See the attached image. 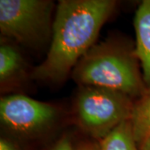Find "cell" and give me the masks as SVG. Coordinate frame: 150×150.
<instances>
[{"mask_svg": "<svg viewBox=\"0 0 150 150\" xmlns=\"http://www.w3.org/2000/svg\"><path fill=\"white\" fill-rule=\"evenodd\" d=\"M149 150H150V149H149Z\"/></svg>", "mask_w": 150, "mask_h": 150, "instance_id": "13", "label": "cell"}, {"mask_svg": "<svg viewBox=\"0 0 150 150\" xmlns=\"http://www.w3.org/2000/svg\"><path fill=\"white\" fill-rule=\"evenodd\" d=\"M99 150H139L134 139L131 119L124 121L98 142Z\"/></svg>", "mask_w": 150, "mask_h": 150, "instance_id": "9", "label": "cell"}, {"mask_svg": "<svg viewBox=\"0 0 150 150\" xmlns=\"http://www.w3.org/2000/svg\"><path fill=\"white\" fill-rule=\"evenodd\" d=\"M46 150H75V146L69 135L64 134Z\"/></svg>", "mask_w": 150, "mask_h": 150, "instance_id": "10", "label": "cell"}, {"mask_svg": "<svg viewBox=\"0 0 150 150\" xmlns=\"http://www.w3.org/2000/svg\"><path fill=\"white\" fill-rule=\"evenodd\" d=\"M56 105L33 99L23 94L1 98L0 119L7 135L18 140H33L48 134L61 119Z\"/></svg>", "mask_w": 150, "mask_h": 150, "instance_id": "5", "label": "cell"}, {"mask_svg": "<svg viewBox=\"0 0 150 150\" xmlns=\"http://www.w3.org/2000/svg\"><path fill=\"white\" fill-rule=\"evenodd\" d=\"M71 77L79 86L112 89L135 101L148 91L135 44L123 37H109L94 44L78 62Z\"/></svg>", "mask_w": 150, "mask_h": 150, "instance_id": "2", "label": "cell"}, {"mask_svg": "<svg viewBox=\"0 0 150 150\" xmlns=\"http://www.w3.org/2000/svg\"><path fill=\"white\" fill-rule=\"evenodd\" d=\"M75 150H99L98 143L95 141L83 140L74 144Z\"/></svg>", "mask_w": 150, "mask_h": 150, "instance_id": "12", "label": "cell"}, {"mask_svg": "<svg viewBox=\"0 0 150 150\" xmlns=\"http://www.w3.org/2000/svg\"><path fill=\"white\" fill-rule=\"evenodd\" d=\"M131 121L139 149H150V91L135 101Z\"/></svg>", "mask_w": 150, "mask_h": 150, "instance_id": "8", "label": "cell"}, {"mask_svg": "<svg viewBox=\"0 0 150 150\" xmlns=\"http://www.w3.org/2000/svg\"><path fill=\"white\" fill-rule=\"evenodd\" d=\"M0 150H25L20 141L8 135H2L0 138Z\"/></svg>", "mask_w": 150, "mask_h": 150, "instance_id": "11", "label": "cell"}, {"mask_svg": "<svg viewBox=\"0 0 150 150\" xmlns=\"http://www.w3.org/2000/svg\"><path fill=\"white\" fill-rule=\"evenodd\" d=\"M115 0H60L54 13L52 38L46 58L32 79L58 85L96 44L101 28L116 9Z\"/></svg>", "mask_w": 150, "mask_h": 150, "instance_id": "1", "label": "cell"}, {"mask_svg": "<svg viewBox=\"0 0 150 150\" xmlns=\"http://www.w3.org/2000/svg\"><path fill=\"white\" fill-rule=\"evenodd\" d=\"M55 4L52 0H0L2 38L32 48L52 38Z\"/></svg>", "mask_w": 150, "mask_h": 150, "instance_id": "4", "label": "cell"}, {"mask_svg": "<svg viewBox=\"0 0 150 150\" xmlns=\"http://www.w3.org/2000/svg\"><path fill=\"white\" fill-rule=\"evenodd\" d=\"M135 53L139 61L144 82L150 91V0L143 1L134 17Z\"/></svg>", "mask_w": 150, "mask_h": 150, "instance_id": "7", "label": "cell"}, {"mask_svg": "<svg viewBox=\"0 0 150 150\" xmlns=\"http://www.w3.org/2000/svg\"><path fill=\"white\" fill-rule=\"evenodd\" d=\"M135 100L109 88L79 86L74 100V116L78 127L99 142L119 124L132 118Z\"/></svg>", "mask_w": 150, "mask_h": 150, "instance_id": "3", "label": "cell"}, {"mask_svg": "<svg viewBox=\"0 0 150 150\" xmlns=\"http://www.w3.org/2000/svg\"><path fill=\"white\" fill-rule=\"evenodd\" d=\"M27 63L13 41L2 38L0 44V90L7 93L19 89L27 82Z\"/></svg>", "mask_w": 150, "mask_h": 150, "instance_id": "6", "label": "cell"}]
</instances>
